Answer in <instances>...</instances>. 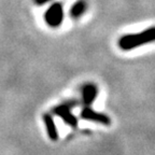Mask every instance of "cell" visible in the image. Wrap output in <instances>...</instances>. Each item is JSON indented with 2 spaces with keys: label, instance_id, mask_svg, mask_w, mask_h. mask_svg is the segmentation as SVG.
<instances>
[{
  "label": "cell",
  "instance_id": "cell-1",
  "mask_svg": "<svg viewBox=\"0 0 155 155\" xmlns=\"http://www.w3.org/2000/svg\"><path fill=\"white\" fill-rule=\"evenodd\" d=\"M153 41H155V27L143 30L139 34L126 35L122 37L119 40V46L124 51H129Z\"/></svg>",
  "mask_w": 155,
  "mask_h": 155
},
{
  "label": "cell",
  "instance_id": "cell-2",
  "mask_svg": "<svg viewBox=\"0 0 155 155\" xmlns=\"http://www.w3.org/2000/svg\"><path fill=\"white\" fill-rule=\"evenodd\" d=\"M75 102H67V104H59L58 107H56L54 109V113L57 116H59L61 119L64 120L66 124L70 126H75L78 125V120L72 113H71V108L75 106Z\"/></svg>",
  "mask_w": 155,
  "mask_h": 155
},
{
  "label": "cell",
  "instance_id": "cell-3",
  "mask_svg": "<svg viewBox=\"0 0 155 155\" xmlns=\"http://www.w3.org/2000/svg\"><path fill=\"white\" fill-rule=\"evenodd\" d=\"M64 18L63 7L59 3L52 5L45 13V21L51 27H57L61 24Z\"/></svg>",
  "mask_w": 155,
  "mask_h": 155
},
{
  "label": "cell",
  "instance_id": "cell-4",
  "mask_svg": "<svg viewBox=\"0 0 155 155\" xmlns=\"http://www.w3.org/2000/svg\"><path fill=\"white\" fill-rule=\"evenodd\" d=\"M81 116H82V119H84V120L96 122V123L102 124V125H110V124H111V121H110V119L106 114L94 111V110H92L91 108H85V109H83L82 112H81Z\"/></svg>",
  "mask_w": 155,
  "mask_h": 155
},
{
  "label": "cell",
  "instance_id": "cell-5",
  "mask_svg": "<svg viewBox=\"0 0 155 155\" xmlns=\"http://www.w3.org/2000/svg\"><path fill=\"white\" fill-rule=\"evenodd\" d=\"M97 87L94 84H86L83 87V92H82V98L83 102L85 104H93L97 97Z\"/></svg>",
  "mask_w": 155,
  "mask_h": 155
},
{
  "label": "cell",
  "instance_id": "cell-6",
  "mask_svg": "<svg viewBox=\"0 0 155 155\" xmlns=\"http://www.w3.org/2000/svg\"><path fill=\"white\" fill-rule=\"evenodd\" d=\"M44 122H45L46 129H48V134L50 136V138L52 140H57L58 134H57V129H56V125L53 121V117L50 114H45L44 115Z\"/></svg>",
  "mask_w": 155,
  "mask_h": 155
},
{
  "label": "cell",
  "instance_id": "cell-7",
  "mask_svg": "<svg viewBox=\"0 0 155 155\" xmlns=\"http://www.w3.org/2000/svg\"><path fill=\"white\" fill-rule=\"evenodd\" d=\"M85 8H86V5H85L84 1H82V0L78 1L77 3H74V5L71 9V15L73 17H79L85 11Z\"/></svg>",
  "mask_w": 155,
  "mask_h": 155
},
{
  "label": "cell",
  "instance_id": "cell-8",
  "mask_svg": "<svg viewBox=\"0 0 155 155\" xmlns=\"http://www.w3.org/2000/svg\"><path fill=\"white\" fill-rule=\"evenodd\" d=\"M48 0H36V2L38 3V5H43V3L48 2Z\"/></svg>",
  "mask_w": 155,
  "mask_h": 155
}]
</instances>
